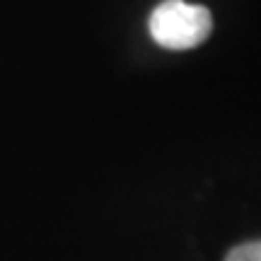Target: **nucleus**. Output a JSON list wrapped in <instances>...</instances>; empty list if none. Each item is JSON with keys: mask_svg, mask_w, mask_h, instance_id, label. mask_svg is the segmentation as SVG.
I'll return each instance as SVG.
<instances>
[{"mask_svg": "<svg viewBox=\"0 0 261 261\" xmlns=\"http://www.w3.org/2000/svg\"><path fill=\"white\" fill-rule=\"evenodd\" d=\"M148 29L160 46L184 51L208 39L213 29V17L211 10L203 5H194L187 0H162L150 15Z\"/></svg>", "mask_w": 261, "mask_h": 261, "instance_id": "obj_1", "label": "nucleus"}, {"mask_svg": "<svg viewBox=\"0 0 261 261\" xmlns=\"http://www.w3.org/2000/svg\"><path fill=\"white\" fill-rule=\"evenodd\" d=\"M225 261H261V240L259 242H247L230 249Z\"/></svg>", "mask_w": 261, "mask_h": 261, "instance_id": "obj_2", "label": "nucleus"}]
</instances>
